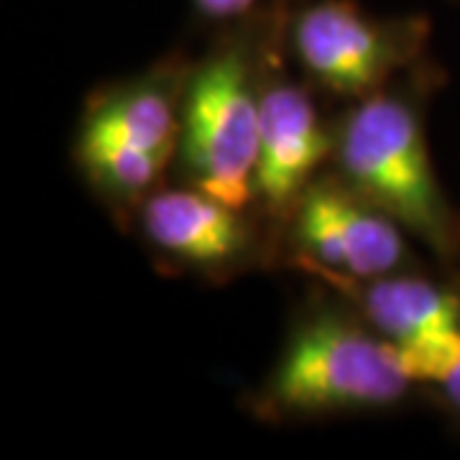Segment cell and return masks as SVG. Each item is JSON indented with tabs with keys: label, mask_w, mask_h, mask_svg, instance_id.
I'll return each mask as SVG.
<instances>
[{
	"label": "cell",
	"mask_w": 460,
	"mask_h": 460,
	"mask_svg": "<svg viewBox=\"0 0 460 460\" xmlns=\"http://www.w3.org/2000/svg\"><path fill=\"white\" fill-rule=\"evenodd\" d=\"M289 8L271 0L192 62L177 164L187 184L238 210L253 208L263 87L287 39Z\"/></svg>",
	"instance_id": "obj_1"
},
{
	"label": "cell",
	"mask_w": 460,
	"mask_h": 460,
	"mask_svg": "<svg viewBox=\"0 0 460 460\" xmlns=\"http://www.w3.org/2000/svg\"><path fill=\"white\" fill-rule=\"evenodd\" d=\"M438 72L420 66L402 90L389 84L356 100L335 126L332 172L389 215L447 271H460V213L435 172L425 126V90Z\"/></svg>",
	"instance_id": "obj_2"
},
{
	"label": "cell",
	"mask_w": 460,
	"mask_h": 460,
	"mask_svg": "<svg viewBox=\"0 0 460 460\" xmlns=\"http://www.w3.org/2000/svg\"><path fill=\"white\" fill-rule=\"evenodd\" d=\"M411 389L386 341L361 314L338 302H320L299 317L248 410L261 422L284 425L392 410Z\"/></svg>",
	"instance_id": "obj_3"
},
{
	"label": "cell",
	"mask_w": 460,
	"mask_h": 460,
	"mask_svg": "<svg viewBox=\"0 0 460 460\" xmlns=\"http://www.w3.org/2000/svg\"><path fill=\"white\" fill-rule=\"evenodd\" d=\"M425 16H374L358 0H313L287 18V44L317 87L363 100L425 65Z\"/></svg>",
	"instance_id": "obj_4"
},
{
	"label": "cell",
	"mask_w": 460,
	"mask_h": 460,
	"mask_svg": "<svg viewBox=\"0 0 460 460\" xmlns=\"http://www.w3.org/2000/svg\"><path fill=\"white\" fill-rule=\"evenodd\" d=\"M289 261L314 279H376L417 269L411 238L335 172L305 190L284 230Z\"/></svg>",
	"instance_id": "obj_5"
},
{
	"label": "cell",
	"mask_w": 460,
	"mask_h": 460,
	"mask_svg": "<svg viewBox=\"0 0 460 460\" xmlns=\"http://www.w3.org/2000/svg\"><path fill=\"white\" fill-rule=\"evenodd\" d=\"M332 148L335 128L325 126L313 93L271 66L253 177V210L271 223V235H284L299 198L330 164Z\"/></svg>",
	"instance_id": "obj_6"
},
{
	"label": "cell",
	"mask_w": 460,
	"mask_h": 460,
	"mask_svg": "<svg viewBox=\"0 0 460 460\" xmlns=\"http://www.w3.org/2000/svg\"><path fill=\"white\" fill-rule=\"evenodd\" d=\"M148 246L210 279H228L263 253L256 213L238 210L198 187H159L138 210Z\"/></svg>",
	"instance_id": "obj_7"
},
{
	"label": "cell",
	"mask_w": 460,
	"mask_h": 460,
	"mask_svg": "<svg viewBox=\"0 0 460 460\" xmlns=\"http://www.w3.org/2000/svg\"><path fill=\"white\" fill-rule=\"evenodd\" d=\"M190 69L192 62L174 57L131 80L102 87L84 108L80 133L120 138L174 164Z\"/></svg>",
	"instance_id": "obj_8"
},
{
	"label": "cell",
	"mask_w": 460,
	"mask_h": 460,
	"mask_svg": "<svg viewBox=\"0 0 460 460\" xmlns=\"http://www.w3.org/2000/svg\"><path fill=\"white\" fill-rule=\"evenodd\" d=\"M386 343L460 330V271L447 279L396 271L376 279H323Z\"/></svg>",
	"instance_id": "obj_9"
},
{
	"label": "cell",
	"mask_w": 460,
	"mask_h": 460,
	"mask_svg": "<svg viewBox=\"0 0 460 460\" xmlns=\"http://www.w3.org/2000/svg\"><path fill=\"white\" fill-rule=\"evenodd\" d=\"M75 159L84 180L113 210H141L164 180L169 162L120 138L77 133Z\"/></svg>",
	"instance_id": "obj_10"
},
{
	"label": "cell",
	"mask_w": 460,
	"mask_h": 460,
	"mask_svg": "<svg viewBox=\"0 0 460 460\" xmlns=\"http://www.w3.org/2000/svg\"><path fill=\"white\" fill-rule=\"evenodd\" d=\"M195 5L202 16L213 21H230V23H238L266 8L263 0H195Z\"/></svg>",
	"instance_id": "obj_11"
},
{
	"label": "cell",
	"mask_w": 460,
	"mask_h": 460,
	"mask_svg": "<svg viewBox=\"0 0 460 460\" xmlns=\"http://www.w3.org/2000/svg\"><path fill=\"white\" fill-rule=\"evenodd\" d=\"M435 389H438L440 396H443L445 407H447V410L453 411V414L460 420V361L458 366L447 374V378H445L443 384H438Z\"/></svg>",
	"instance_id": "obj_12"
}]
</instances>
